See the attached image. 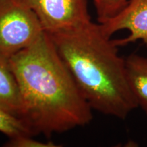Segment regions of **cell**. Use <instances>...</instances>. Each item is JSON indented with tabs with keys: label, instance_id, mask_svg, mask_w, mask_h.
Wrapping results in <instances>:
<instances>
[{
	"label": "cell",
	"instance_id": "4",
	"mask_svg": "<svg viewBox=\"0 0 147 147\" xmlns=\"http://www.w3.org/2000/svg\"><path fill=\"white\" fill-rule=\"evenodd\" d=\"M32 10L44 30L52 34L82 26L92 21L89 0H16Z\"/></svg>",
	"mask_w": 147,
	"mask_h": 147
},
{
	"label": "cell",
	"instance_id": "3",
	"mask_svg": "<svg viewBox=\"0 0 147 147\" xmlns=\"http://www.w3.org/2000/svg\"><path fill=\"white\" fill-rule=\"evenodd\" d=\"M45 33L39 18L16 0H0V54L10 58Z\"/></svg>",
	"mask_w": 147,
	"mask_h": 147
},
{
	"label": "cell",
	"instance_id": "7",
	"mask_svg": "<svg viewBox=\"0 0 147 147\" xmlns=\"http://www.w3.org/2000/svg\"><path fill=\"white\" fill-rule=\"evenodd\" d=\"M127 80L138 107L147 115V57L131 53L125 58Z\"/></svg>",
	"mask_w": 147,
	"mask_h": 147
},
{
	"label": "cell",
	"instance_id": "2",
	"mask_svg": "<svg viewBox=\"0 0 147 147\" xmlns=\"http://www.w3.org/2000/svg\"><path fill=\"white\" fill-rule=\"evenodd\" d=\"M48 34L92 109L124 120L138 108L127 80L125 58L100 23Z\"/></svg>",
	"mask_w": 147,
	"mask_h": 147
},
{
	"label": "cell",
	"instance_id": "10",
	"mask_svg": "<svg viewBox=\"0 0 147 147\" xmlns=\"http://www.w3.org/2000/svg\"><path fill=\"white\" fill-rule=\"evenodd\" d=\"M5 146L8 147H57L59 145L53 142H40L33 139L32 136L25 135L10 138L5 143Z\"/></svg>",
	"mask_w": 147,
	"mask_h": 147
},
{
	"label": "cell",
	"instance_id": "9",
	"mask_svg": "<svg viewBox=\"0 0 147 147\" xmlns=\"http://www.w3.org/2000/svg\"><path fill=\"white\" fill-rule=\"evenodd\" d=\"M128 0H93L97 21L103 23L119 14L127 4Z\"/></svg>",
	"mask_w": 147,
	"mask_h": 147
},
{
	"label": "cell",
	"instance_id": "5",
	"mask_svg": "<svg viewBox=\"0 0 147 147\" xmlns=\"http://www.w3.org/2000/svg\"><path fill=\"white\" fill-rule=\"evenodd\" d=\"M100 24L102 32L109 38L119 31L129 32L125 38L113 40L118 47L138 40L147 47V0H128L127 4L119 14Z\"/></svg>",
	"mask_w": 147,
	"mask_h": 147
},
{
	"label": "cell",
	"instance_id": "6",
	"mask_svg": "<svg viewBox=\"0 0 147 147\" xmlns=\"http://www.w3.org/2000/svg\"><path fill=\"white\" fill-rule=\"evenodd\" d=\"M9 59L0 54V107L23 119L21 89Z\"/></svg>",
	"mask_w": 147,
	"mask_h": 147
},
{
	"label": "cell",
	"instance_id": "8",
	"mask_svg": "<svg viewBox=\"0 0 147 147\" xmlns=\"http://www.w3.org/2000/svg\"><path fill=\"white\" fill-rule=\"evenodd\" d=\"M0 132L9 138L21 136H33L30 128L21 117L0 107Z\"/></svg>",
	"mask_w": 147,
	"mask_h": 147
},
{
	"label": "cell",
	"instance_id": "1",
	"mask_svg": "<svg viewBox=\"0 0 147 147\" xmlns=\"http://www.w3.org/2000/svg\"><path fill=\"white\" fill-rule=\"evenodd\" d=\"M9 59L33 135L50 136L91 123L93 109L47 32Z\"/></svg>",
	"mask_w": 147,
	"mask_h": 147
}]
</instances>
